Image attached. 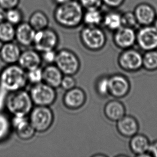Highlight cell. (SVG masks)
Segmentation results:
<instances>
[{
  "instance_id": "cell-17",
  "label": "cell",
  "mask_w": 157,
  "mask_h": 157,
  "mask_svg": "<svg viewBox=\"0 0 157 157\" xmlns=\"http://www.w3.org/2000/svg\"><path fill=\"white\" fill-rule=\"evenodd\" d=\"M36 32V31L30 24H20L16 29L15 38L20 45L24 47H28L33 44Z\"/></svg>"
},
{
  "instance_id": "cell-24",
  "label": "cell",
  "mask_w": 157,
  "mask_h": 157,
  "mask_svg": "<svg viewBox=\"0 0 157 157\" xmlns=\"http://www.w3.org/2000/svg\"><path fill=\"white\" fill-rule=\"evenodd\" d=\"M104 13L100 9L84 11L83 23L86 26H98L102 24Z\"/></svg>"
},
{
  "instance_id": "cell-28",
  "label": "cell",
  "mask_w": 157,
  "mask_h": 157,
  "mask_svg": "<svg viewBox=\"0 0 157 157\" xmlns=\"http://www.w3.org/2000/svg\"><path fill=\"white\" fill-rule=\"evenodd\" d=\"M11 121L4 114L0 113V142L6 140L10 134Z\"/></svg>"
},
{
  "instance_id": "cell-23",
  "label": "cell",
  "mask_w": 157,
  "mask_h": 157,
  "mask_svg": "<svg viewBox=\"0 0 157 157\" xmlns=\"http://www.w3.org/2000/svg\"><path fill=\"white\" fill-rule=\"evenodd\" d=\"M138 23L147 25L151 23L155 18V13L151 6L146 4L138 6L134 12Z\"/></svg>"
},
{
  "instance_id": "cell-3",
  "label": "cell",
  "mask_w": 157,
  "mask_h": 157,
  "mask_svg": "<svg viewBox=\"0 0 157 157\" xmlns=\"http://www.w3.org/2000/svg\"><path fill=\"white\" fill-rule=\"evenodd\" d=\"M33 105L30 94L23 89L9 92L5 101L6 108L13 117H27Z\"/></svg>"
},
{
  "instance_id": "cell-6",
  "label": "cell",
  "mask_w": 157,
  "mask_h": 157,
  "mask_svg": "<svg viewBox=\"0 0 157 157\" xmlns=\"http://www.w3.org/2000/svg\"><path fill=\"white\" fill-rule=\"evenodd\" d=\"M54 63L64 75L74 76L81 67V62L76 54L67 49H61L56 53Z\"/></svg>"
},
{
  "instance_id": "cell-20",
  "label": "cell",
  "mask_w": 157,
  "mask_h": 157,
  "mask_svg": "<svg viewBox=\"0 0 157 157\" xmlns=\"http://www.w3.org/2000/svg\"><path fill=\"white\" fill-rule=\"evenodd\" d=\"M21 54L19 46L11 41L3 45L0 50V58L5 63L13 64L18 62Z\"/></svg>"
},
{
  "instance_id": "cell-36",
  "label": "cell",
  "mask_w": 157,
  "mask_h": 157,
  "mask_svg": "<svg viewBox=\"0 0 157 157\" xmlns=\"http://www.w3.org/2000/svg\"><path fill=\"white\" fill-rule=\"evenodd\" d=\"M19 0H0V6L7 10L14 8L18 4Z\"/></svg>"
},
{
  "instance_id": "cell-22",
  "label": "cell",
  "mask_w": 157,
  "mask_h": 157,
  "mask_svg": "<svg viewBox=\"0 0 157 157\" xmlns=\"http://www.w3.org/2000/svg\"><path fill=\"white\" fill-rule=\"evenodd\" d=\"M102 24L111 31H115L122 26V13L116 11H110L104 14Z\"/></svg>"
},
{
  "instance_id": "cell-18",
  "label": "cell",
  "mask_w": 157,
  "mask_h": 157,
  "mask_svg": "<svg viewBox=\"0 0 157 157\" xmlns=\"http://www.w3.org/2000/svg\"><path fill=\"white\" fill-rule=\"evenodd\" d=\"M104 112L108 120L113 122H117L126 115V109L122 102L114 99L106 103L104 108Z\"/></svg>"
},
{
  "instance_id": "cell-19",
  "label": "cell",
  "mask_w": 157,
  "mask_h": 157,
  "mask_svg": "<svg viewBox=\"0 0 157 157\" xmlns=\"http://www.w3.org/2000/svg\"><path fill=\"white\" fill-rule=\"evenodd\" d=\"M43 82L55 89L60 87L63 74L57 66L53 64H47L43 69Z\"/></svg>"
},
{
  "instance_id": "cell-33",
  "label": "cell",
  "mask_w": 157,
  "mask_h": 157,
  "mask_svg": "<svg viewBox=\"0 0 157 157\" xmlns=\"http://www.w3.org/2000/svg\"><path fill=\"white\" fill-rule=\"evenodd\" d=\"M84 9H97L101 8L103 3L102 0H78Z\"/></svg>"
},
{
  "instance_id": "cell-11",
  "label": "cell",
  "mask_w": 157,
  "mask_h": 157,
  "mask_svg": "<svg viewBox=\"0 0 157 157\" xmlns=\"http://www.w3.org/2000/svg\"><path fill=\"white\" fill-rule=\"evenodd\" d=\"M136 42L144 51L157 50V28L146 27L140 29L136 34Z\"/></svg>"
},
{
  "instance_id": "cell-16",
  "label": "cell",
  "mask_w": 157,
  "mask_h": 157,
  "mask_svg": "<svg viewBox=\"0 0 157 157\" xmlns=\"http://www.w3.org/2000/svg\"><path fill=\"white\" fill-rule=\"evenodd\" d=\"M42 58L36 49H27L21 54L18 64L25 70H30L40 67Z\"/></svg>"
},
{
  "instance_id": "cell-26",
  "label": "cell",
  "mask_w": 157,
  "mask_h": 157,
  "mask_svg": "<svg viewBox=\"0 0 157 157\" xmlns=\"http://www.w3.org/2000/svg\"><path fill=\"white\" fill-rule=\"evenodd\" d=\"M16 29L8 21L0 23V40L2 43L11 42L15 38Z\"/></svg>"
},
{
  "instance_id": "cell-38",
  "label": "cell",
  "mask_w": 157,
  "mask_h": 157,
  "mask_svg": "<svg viewBox=\"0 0 157 157\" xmlns=\"http://www.w3.org/2000/svg\"><path fill=\"white\" fill-rule=\"evenodd\" d=\"M148 152L151 157H157V140L150 144Z\"/></svg>"
},
{
  "instance_id": "cell-7",
  "label": "cell",
  "mask_w": 157,
  "mask_h": 157,
  "mask_svg": "<svg viewBox=\"0 0 157 157\" xmlns=\"http://www.w3.org/2000/svg\"><path fill=\"white\" fill-rule=\"evenodd\" d=\"M29 94L36 106L49 107L55 102L57 98L55 88L43 82L33 85Z\"/></svg>"
},
{
  "instance_id": "cell-14",
  "label": "cell",
  "mask_w": 157,
  "mask_h": 157,
  "mask_svg": "<svg viewBox=\"0 0 157 157\" xmlns=\"http://www.w3.org/2000/svg\"><path fill=\"white\" fill-rule=\"evenodd\" d=\"M12 127H13L17 136L23 140H30L34 137L36 131L26 117L14 116L11 120Z\"/></svg>"
},
{
  "instance_id": "cell-29",
  "label": "cell",
  "mask_w": 157,
  "mask_h": 157,
  "mask_svg": "<svg viewBox=\"0 0 157 157\" xmlns=\"http://www.w3.org/2000/svg\"><path fill=\"white\" fill-rule=\"evenodd\" d=\"M108 78L109 76H102L100 77L96 82V92L101 97L106 98L109 95Z\"/></svg>"
},
{
  "instance_id": "cell-15",
  "label": "cell",
  "mask_w": 157,
  "mask_h": 157,
  "mask_svg": "<svg viewBox=\"0 0 157 157\" xmlns=\"http://www.w3.org/2000/svg\"><path fill=\"white\" fill-rule=\"evenodd\" d=\"M117 129L121 136L131 138L138 133L139 124L135 117L125 115L117 122Z\"/></svg>"
},
{
  "instance_id": "cell-34",
  "label": "cell",
  "mask_w": 157,
  "mask_h": 157,
  "mask_svg": "<svg viewBox=\"0 0 157 157\" xmlns=\"http://www.w3.org/2000/svg\"><path fill=\"white\" fill-rule=\"evenodd\" d=\"M76 86V81L72 75H66L63 77L62 79L60 87L64 90L68 91Z\"/></svg>"
},
{
  "instance_id": "cell-9",
  "label": "cell",
  "mask_w": 157,
  "mask_h": 157,
  "mask_svg": "<svg viewBox=\"0 0 157 157\" xmlns=\"http://www.w3.org/2000/svg\"><path fill=\"white\" fill-rule=\"evenodd\" d=\"M117 63L121 69L127 72H136L143 67V55L133 48L124 49L119 55Z\"/></svg>"
},
{
  "instance_id": "cell-35",
  "label": "cell",
  "mask_w": 157,
  "mask_h": 157,
  "mask_svg": "<svg viewBox=\"0 0 157 157\" xmlns=\"http://www.w3.org/2000/svg\"><path fill=\"white\" fill-rule=\"evenodd\" d=\"M41 54L42 55H41V56L42 61H44L47 64H51L55 63L56 56V52L55 50L47 51L41 53Z\"/></svg>"
},
{
  "instance_id": "cell-10",
  "label": "cell",
  "mask_w": 157,
  "mask_h": 157,
  "mask_svg": "<svg viewBox=\"0 0 157 157\" xmlns=\"http://www.w3.org/2000/svg\"><path fill=\"white\" fill-rule=\"evenodd\" d=\"M109 95L116 99L123 98L127 96L131 89V85L127 77L120 74H115L109 76Z\"/></svg>"
},
{
  "instance_id": "cell-40",
  "label": "cell",
  "mask_w": 157,
  "mask_h": 157,
  "mask_svg": "<svg viewBox=\"0 0 157 157\" xmlns=\"http://www.w3.org/2000/svg\"><path fill=\"white\" fill-rule=\"evenodd\" d=\"M71 0H53V1L56 4L58 5H61V4H64L67 2L70 1Z\"/></svg>"
},
{
  "instance_id": "cell-4",
  "label": "cell",
  "mask_w": 157,
  "mask_h": 157,
  "mask_svg": "<svg viewBox=\"0 0 157 157\" xmlns=\"http://www.w3.org/2000/svg\"><path fill=\"white\" fill-rule=\"evenodd\" d=\"M83 46L91 51H99L106 45V35L104 30L98 26H85L80 33Z\"/></svg>"
},
{
  "instance_id": "cell-21",
  "label": "cell",
  "mask_w": 157,
  "mask_h": 157,
  "mask_svg": "<svg viewBox=\"0 0 157 157\" xmlns=\"http://www.w3.org/2000/svg\"><path fill=\"white\" fill-rule=\"evenodd\" d=\"M151 143L149 138L143 134H136L130 138L129 147L135 155L140 157L145 153H149V147Z\"/></svg>"
},
{
  "instance_id": "cell-39",
  "label": "cell",
  "mask_w": 157,
  "mask_h": 157,
  "mask_svg": "<svg viewBox=\"0 0 157 157\" xmlns=\"http://www.w3.org/2000/svg\"><path fill=\"white\" fill-rule=\"evenodd\" d=\"M6 12L4 11V9L2 6H0V23H2L5 19Z\"/></svg>"
},
{
  "instance_id": "cell-27",
  "label": "cell",
  "mask_w": 157,
  "mask_h": 157,
  "mask_svg": "<svg viewBox=\"0 0 157 157\" xmlns=\"http://www.w3.org/2000/svg\"><path fill=\"white\" fill-rule=\"evenodd\" d=\"M143 67L149 71L157 70V50L146 52L143 55Z\"/></svg>"
},
{
  "instance_id": "cell-2",
  "label": "cell",
  "mask_w": 157,
  "mask_h": 157,
  "mask_svg": "<svg viewBox=\"0 0 157 157\" xmlns=\"http://www.w3.org/2000/svg\"><path fill=\"white\" fill-rule=\"evenodd\" d=\"M28 82L26 72L19 64H9L0 73V88L8 93L23 89Z\"/></svg>"
},
{
  "instance_id": "cell-37",
  "label": "cell",
  "mask_w": 157,
  "mask_h": 157,
  "mask_svg": "<svg viewBox=\"0 0 157 157\" xmlns=\"http://www.w3.org/2000/svg\"><path fill=\"white\" fill-rule=\"evenodd\" d=\"M103 4L112 9H117L121 6L124 0H102Z\"/></svg>"
},
{
  "instance_id": "cell-41",
  "label": "cell",
  "mask_w": 157,
  "mask_h": 157,
  "mask_svg": "<svg viewBox=\"0 0 157 157\" xmlns=\"http://www.w3.org/2000/svg\"><path fill=\"white\" fill-rule=\"evenodd\" d=\"M3 45V43H2L1 41L0 40V50L1 49V48H2Z\"/></svg>"
},
{
  "instance_id": "cell-5",
  "label": "cell",
  "mask_w": 157,
  "mask_h": 157,
  "mask_svg": "<svg viewBox=\"0 0 157 157\" xmlns=\"http://www.w3.org/2000/svg\"><path fill=\"white\" fill-rule=\"evenodd\" d=\"M29 121L36 132L42 133L53 125L54 115L49 106H36L30 112Z\"/></svg>"
},
{
  "instance_id": "cell-30",
  "label": "cell",
  "mask_w": 157,
  "mask_h": 157,
  "mask_svg": "<svg viewBox=\"0 0 157 157\" xmlns=\"http://www.w3.org/2000/svg\"><path fill=\"white\" fill-rule=\"evenodd\" d=\"M26 74L28 82L33 85L43 82V69H41L40 67L28 70L26 72Z\"/></svg>"
},
{
  "instance_id": "cell-32",
  "label": "cell",
  "mask_w": 157,
  "mask_h": 157,
  "mask_svg": "<svg viewBox=\"0 0 157 157\" xmlns=\"http://www.w3.org/2000/svg\"><path fill=\"white\" fill-rule=\"evenodd\" d=\"M137 23L134 13L127 11L122 13V24L123 26L134 28Z\"/></svg>"
},
{
  "instance_id": "cell-31",
  "label": "cell",
  "mask_w": 157,
  "mask_h": 157,
  "mask_svg": "<svg viewBox=\"0 0 157 157\" xmlns=\"http://www.w3.org/2000/svg\"><path fill=\"white\" fill-rule=\"evenodd\" d=\"M5 18L9 23L13 25H16L20 23L21 21L22 15L21 11L17 9H10L6 12Z\"/></svg>"
},
{
  "instance_id": "cell-1",
  "label": "cell",
  "mask_w": 157,
  "mask_h": 157,
  "mask_svg": "<svg viewBox=\"0 0 157 157\" xmlns=\"http://www.w3.org/2000/svg\"><path fill=\"white\" fill-rule=\"evenodd\" d=\"M84 10L78 1L71 0L58 5L54 11V17L56 22L62 27L74 29L83 23Z\"/></svg>"
},
{
  "instance_id": "cell-8",
  "label": "cell",
  "mask_w": 157,
  "mask_h": 157,
  "mask_svg": "<svg viewBox=\"0 0 157 157\" xmlns=\"http://www.w3.org/2000/svg\"><path fill=\"white\" fill-rule=\"evenodd\" d=\"M59 42V38L54 30L48 27L36 31L33 44L35 49L39 53L55 50Z\"/></svg>"
},
{
  "instance_id": "cell-42",
  "label": "cell",
  "mask_w": 157,
  "mask_h": 157,
  "mask_svg": "<svg viewBox=\"0 0 157 157\" xmlns=\"http://www.w3.org/2000/svg\"><path fill=\"white\" fill-rule=\"evenodd\" d=\"M155 25H156V28L157 29V21H156V24H155Z\"/></svg>"
},
{
  "instance_id": "cell-13",
  "label": "cell",
  "mask_w": 157,
  "mask_h": 157,
  "mask_svg": "<svg viewBox=\"0 0 157 157\" xmlns=\"http://www.w3.org/2000/svg\"><path fill=\"white\" fill-rule=\"evenodd\" d=\"M86 101L85 91L80 87H75L66 91L63 97L64 106L71 110H77L82 108Z\"/></svg>"
},
{
  "instance_id": "cell-12",
  "label": "cell",
  "mask_w": 157,
  "mask_h": 157,
  "mask_svg": "<svg viewBox=\"0 0 157 157\" xmlns=\"http://www.w3.org/2000/svg\"><path fill=\"white\" fill-rule=\"evenodd\" d=\"M113 42L120 49H128L132 48L136 42V33L133 28L121 26L114 31Z\"/></svg>"
},
{
  "instance_id": "cell-25",
  "label": "cell",
  "mask_w": 157,
  "mask_h": 157,
  "mask_svg": "<svg viewBox=\"0 0 157 157\" xmlns=\"http://www.w3.org/2000/svg\"><path fill=\"white\" fill-rule=\"evenodd\" d=\"M29 24L36 31L48 28L49 19L45 13L36 11L31 16Z\"/></svg>"
}]
</instances>
